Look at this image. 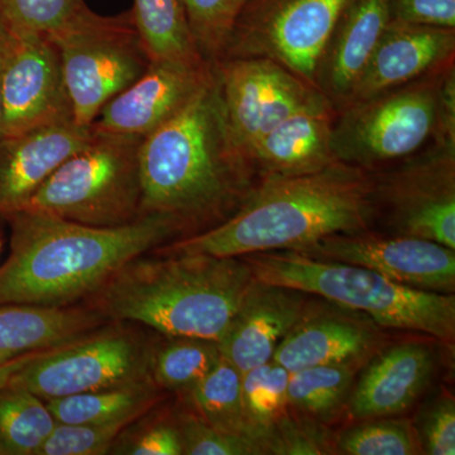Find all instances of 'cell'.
Masks as SVG:
<instances>
[{
	"label": "cell",
	"mask_w": 455,
	"mask_h": 455,
	"mask_svg": "<svg viewBox=\"0 0 455 455\" xmlns=\"http://www.w3.org/2000/svg\"><path fill=\"white\" fill-rule=\"evenodd\" d=\"M251 167L230 136L212 66L187 106L140 143V214L164 215L181 230L215 220L252 193Z\"/></svg>",
	"instance_id": "6da1fadb"
},
{
	"label": "cell",
	"mask_w": 455,
	"mask_h": 455,
	"mask_svg": "<svg viewBox=\"0 0 455 455\" xmlns=\"http://www.w3.org/2000/svg\"><path fill=\"white\" fill-rule=\"evenodd\" d=\"M11 253L0 267V305L70 307L97 292L114 272L181 230L169 217L140 215L92 227L46 212L7 215Z\"/></svg>",
	"instance_id": "7a4b0ae2"
},
{
	"label": "cell",
	"mask_w": 455,
	"mask_h": 455,
	"mask_svg": "<svg viewBox=\"0 0 455 455\" xmlns=\"http://www.w3.org/2000/svg\"><path fill=\"white\" fill-rule=\"evenodd\" d=\"M376 212L370 176L335 161L307 175L266 178L232 217L175 242L164 253L245 257L298 251L325 236L366 232Z\"/></svg>",
	"instance_id": "3957f363"
},
{
	"label": "cell",
	"mask_w": 455,
	"mask_h": 455,
	"mask_svg": "<svg viewBox=\"0 0 455 455\" xmlns=\"http://www.w3.org/2000/svg\"><path fill=\"white\" fill-rule=\"evenodd\" d=\"M253 281L242 257L140 254L90 298L106 319L140 323L170 338L220 343Z\"/></svg>",
	"instance_id": "277c9868"
},
{
	"label": "cell",
	"mask_w": 455,
	"mask_h": 455,
	"mask_svg": "<svg viewBox=\"0 0 455 455\" xmlns=\"http://www.w3.org/2000/svg\"><path fill=\"white\" fill-rule=\"evenodd\" d=\"M256 280L315 295L364 314L377 326L419 331L451 341L455 333V299L394 283L372 269L311 259L293 251L242 257Z\"/></svg>",
	"instance_id": "5b68a950"
},
{
	"label": "cell",
	"mask_w": 455,
	"mask_h": 455,
	"mask_svg": "<svg viewBox=\"0 0 455 455\" xmlns=\"http://www.w3.org/2000/svg\"><path fill=\"white\" fill-rule=\"evenodd\" d=\"M142 140L92 132L89 142L50 176L25 209L92 227L139 220Z\"/></svg>",
	"instance_id": "8992f818"
},
{
	"label": "cell",
	"mask_w": 455,
	"mask_h": 455,
	"mask_svg": "<svg viewBox=\"0 0 455 455\" xmlns=\"http://www.w3.org/2000/svg\"><path fill=\"white\" fill-rule=\"evenodd\" d=\"M444 127L454 136V76L443 89L406 86L352 104L333 128V152L341 163L370 166L414 154Z\"/></svg>",
	"instance_id": "52a82bcc"
},
{
	"label": "cell",
	"mask_w": 455,
	"mask_h": 455,
	"mask_svg": "<svg viewBox=\"0 0 455 455\" xmlns=\"http://www.w3.org/2000/svg\"><path fill=\"white\" fill-rule=\"evenodd\" d=\"M61 59L75 124L90 128L100 110L142 76L151 56L131 12L88 20L49 36Z\"/></svg>",
	"instance_id": "ba28073f"
},
{
	"label": "cell",
	"mask_w": 455,
	"mask_h": 455,
	"mask_svg": "<svg viewBox=\"0 0 455 455\" xmlns=\"http://www.w3.org/2000/svg\"><path fill=\"white\" fill-rule=\"evenodd\" d=\"M353 0H250L224 55L265 57L305 83L316 82L320 62Z\"/></svg>",
	"instance_id": "9c48e42d"
},
{
	"label": "cell",
	"mask_w": 455,
	"mask_h": 455,
	"mask_svg": "<svg viewBox=\"0 0 455 455\" xmlns=\"http://www.w3.org/2000/svg\"><path fill=\"white\" fill-rule=\"evenodd\" d=\"M152 349L124 328L90 333L33 358L9 385L42 400L70 396L151 379Z\"/></svg>",
	"instance_id": "30bf717a"
},
{
	"label": "cell",
	"mask_w": 455,
	"mask_h": 455,
	"mask_svg": "<svg viewBox=\"0 0 455 455\" xmlns=\"http://www.w3.org/2000/svg\"><path fill=\"white\" fill-rule=\"evenodd\" d=\"M214 68L230 136L245 157L263 134L320 94L265 57H232Z\"/></svg>",
	"instance_id": "8fae6325"
},
{
	"label": "cell",
	"mask_w": 455,
	"mask_h": 455,
	"mask_svg": "<svg viewBox=\"0 0 455 455\" xmlns=\"http://www.w3.org/2000/svg\"><path fill=\"white\" fill-rule=\"evenodd\" d=\"M7 29L2 137L73 119L56 44L49 36Z\"/></svg>",
	"instance_id": "7c38bea8"
},
{
	"label": "cell",
	"mask_w": 455,
	"mask_h": 455,
	"mask_svg": "<svg viewBox=\"0 0 455 455\" xmlns=\"http://www.w3.org/2000/svg\"><path fill=\"white\" fill-rule=\"evenodd\" d=\"M293 252L361 266L421 291L453 293L455 290V250L414 236L339 233Z\"/></svg>",
	"instance_id": "4fadbf2b"
},
{
	"label": "cell",
	"mask_w": 455,
	"mask_h": 455,
	"mask_svg": "<svg viewBox=\"0 0 455 455\" xmlns=\"http://www.w3.org/2000/svg\"><path fill=\"white\" fill-rule=\"evenodd\" d=\"M376 202L388 208L398 235L455 250L454 143H447L376 185Z\"/></svg>",
	"instance_id": "5bb4252c"
},
{
	"label": "cell",
	"mask_w": 455,
	"mask_h": 455,
	"mask_svg": "<svg viewBox=\"0 0 455 455\" xmlns=\"http://www.w3.org/2000/svg\"><path fill=\"white\" fill-rule=\"evenodd\" d=\"M212 71V66L193 68L151 61L142 76L106 104L90 130L143 140L187 106Z\"/></svg>",
	"instance_id": "9a60e30c"
},
{
	"label": "cell",
	"mask_w": 455,
	"mask_h": 455,
	"mask_svg": "<svg viewBox=\"0 0 455 455\" xmlns=\"http://www.w3.org/2000/svg\"><path fill=\"white\" fill-rule=\"evenodd\" d=\"M92 139L73 119L0 139V215L22 211L38 188Z\"/></svg>",
	"instance_id": "2e32d148"
},
{
	"label": "cell",
	"mask_w": 455,
	"mask_h": 455,
	"mask_svg": "<svg viewBox=\"0 0 455 455\" xmlns=\"http://www.w3.org/2000/svg\"><path fill=\"white\" fill-rule=\"evenodd\" d=\"M305 292L254 278L220 340L221 355L242 373L271 361L283 338L307 309Z\"/></svg>",
	"instance_id": "e0dca14e"
},
{
	"label": "cell",
	"mask_w": 455,
	"mask_h": 455,
	"mask_svg": "<svg viewBox=\"0 0 455 455\" xmlns=\"http://www.w3.org/2000/svg\"><path fill=\"white\" fill-rule=\"evenodd\" d=\"M454 29L390 20L348 98L349 104L401 88L453 56Z\"/></svg>",
	"instance_id": "ac0fdd59"
},
{
	"label": "cell",
	"mask_w": 455,
	"mask_h": 455,
	"mask_svg": "<svg viewBox=\"0 0 455 455\" xmlns=\"http://www.w3.org/2000/svg\"><path fill=\"white\" fill-rule=\"evenodd\" d=\"M344 310L309 309L307 304L272 359L290 373L324 364L358 363L376 348L379 331L372 320Z\"/></svg>",
	"instance_id": "d6986e66"
},
{
	"label": "cell",
	"mask_w": 455,
	"mask_h": 455,
	"mask_svg": "<svg viewBox=\"0 0 455 455\" xmlns=\"http://www.w3.org/2000/svg\"><path fill=\"white\" fill-rule=\"evenodd\" d=\"M333 128L328 100L319 94L256 140L248 149V160L266 178L317 172L338 161Z\"/></svg>",
	"instance_id": "ffe728a7"
},
{
	"label": "cell",
	"mask_w": 455,
	"mask_h": 455,
	"mask_svg": "<svg viewBox=\"0 0 455 455\" xmlns=\"http://www.w3.org/2000/svg\"><path fill=\"white\" fill-rule=\"evenodd\" d=\"M433 371L434 357L424 344H400L385 350L353 388L350 415L368 420L405 411L427 387Z\"/></svg>",
	"instance_id": "44dd1931"
},
{
	"label": "cell",
	"mask_w": 455,
	"mask_h": 455,
	"mask_svg": "<svg viewBox=\"0 0 455 455\" xmlns=\"http://www.w3.org/2000/svg\"><path fill=\"white\" fill-rule=\"evenodd\" d=\"M390 20V0H353L317 70L316 82L326 94L348 101Z\"/></svg>",
	"instance_id": "7402d4cb"
},
{
	"label": "cell",
	"mask_w": 455,
	"mask_h": 455,
	"mask_svg": "<svg viewBox=\"0 0 455 455\" xmlns=\"http://www.w3.org/2000/svg\"><path fill=\"white\" fill-rule=\"evenodd\" d=\"M104 323L92 307L0 305V364L82 339Z\"/></svg>",
	"instance_id": "603a6c76"
},
{
	"label": "cell",
	"mask_w": 455,
	"mask_h": 455,
	"mask_svg": "<svg viewBox=\"0 0 455 455\" xmlns=\"http://www.w3.org/2000/svg\"><path fill=\"white\" fill-rule=\"evenodd\" d=\"M158 387L152 379L47 400L57 423L131 424L157 403Z\"/></svg>",
	"instance_id": "cb8c5ba5"
},
{
	"label": "cell",
	"mask_w": 455,
	"mask_h": 455,
	"mask_svg": "<svg viewBox=\"0 0 455 455\" xmlns=\"http://www.w3.org/2000/svg\"><path fill=\"white\" fill-rule=\"evenodd\" d=\"M131 14L152 61L212 66L197 49L182 0H134Z\"/></svg>",
	"instance_id": "d4e9b609"
},
{
	"label": "cell",
	"mask_w": 455,
	"mask_h": 455,
	"mask_svg": "<svg viewBox=\"0 0 455 455\" xmlns=\"http://www.w3.org/2000/svg\"><path fill=\"white\" fill-rule=\"evenodd\" d=\"M56 424L46 401L31 391L0 388V455H37Z\"/></svg>",
	"instance_id": "484cf974"
},
{
	"label": "cell",
	"mask_w": 455,
	"mask_h": 455,
	"mask_svg": "<svg viewBox=\"0 0 455 455\" xmlns=\"http://www.w3.org/2000/svg\"><path fill=\"white\" fill-rule=\"evenodd\" d=\"M290 372L274 359L242 376V405L247 435L268 451L278 424L286 416Z\"/></svg>",
	"instance_id": "4316f807"
},
{
	"label": "cell",
	"mask_w": 455,
	"mask_h": 455,
	"mask_svg": "<svg viewBox=\"0 0 455 455\" xmlns=\"http://www.w3.org/2000/svg\"><path fill=\"white\" fill-rule=\"evenodd\" d=\"M242 376L243 373L221 355L188 394L206 424L224 433L248 436L242 405Z\"/></svg>",
	"instance_id": "83f0119b"
},
{
	"label": "cell",
	"mask_w": 455,
	"mask_h": 455,
	"mask_svg": "<svg viewBox=\"0 0 455 455\" xmlns=\"http://www.w3.org/2000/svg\"><path fill=\"white\" fill-rule=\"evenodd\" d=\"M171 339L152 349L149 376L160 388L188 391L220 361V343L202 338Z\"/></svg>",
	"instance_id": "f1b7e54d"
},
{
	"label": "cell",
	"mask_w": 455,
	"mask_h": 455,
	"mask_svg": "<svg viewBox=\"0 0 455 455\" xmlns=\"http://www.w3.org/2000/svg\"><path fill=\"white\" fill-rule=\"evenodd\" d=\"M355 364H324L290 373L287 403L305 414L329 418L349 396Z\"/></svg>",
	"instance_id": "f546056e"
},
{
	"label": "cell",
	"mask_w": 455,
	"mask_h": 455,
	"mask_svg": "<svg viewBox=\"0 0 455 455\" xmlns=\"http://www.w3.org/2000/svg\"><path fill=\"white\" fill-rule=\"evenodd\" d=\"M84 0H0V14L14 31L53 36L88 20Z\"/></svg>",
	"instance_id": "4dcf8cb0"
},
{
	"label": "cell",
	"mask_w": 455,
	"mask_h": 455,
	"mask_svg": "<svg viewBox=\"0 0 455 455\" xmlns=\"http://www.w3.org/2000/svg\"><path fill=\"white\" fill-rule=\"evenodd\" d=\"M250 0H182L188 26L206 62L226 52L238 17Z\"/></svg>",
	"instance_id": "1f68e13d"
},
{
	"label": "cell",
	"mask_w": 455,
	"mask_h": 455,
	"mask_svg": "<svg viewBox=\"0 0 455 455\" xmlns=\"http://www.w3.org/2000/svg\"><path fill=\"white\" fill-rule=\"evenodd\" d=\"M344 431L338 440L340 453L349 455H412L421 453V443L407 421L368 419Z\"/></svg>",
	"instance_id": "d6a6232c"
},
{
	"label": "cell",
	"mask_w": 455,
	"mask_h": 455,
	"mask_svg": "<svg viewBox=\"0 0 455 455\" xmlns=\"http://www.w3.org/2000/svg\"><path fill=\"white\" fill-rule=\"evenodd\" d=\"M127 425L57 423L37 455L107 454Z\"/></svg>",
	"instance_id": "836d02e7"
},
{
	"label": "cell",
	"mask_w": 455,
	"mask_h": 455,
	"mask_svg": "<svg viewBox=\"0 0 455 455\" xmlns=\"http://www.w3.org/2000/svg\"><path fill=\"white\" fill-rule=\"evenodd\" d=\"M182 454L252 455L267 453L256 440L236 434L224 433L206 424L203 419L188 416L179 427Z\"/></svg>",
	"instance_id": "e575fe53"
},
{
	"label": "cell",
	"mask_w": 455,
	"mask_h": 455,
	"mask_svg": "<svg viewBox=\"0 0 455 455\" xmlns=\"http://www.w3.org/2000/svg\"><path fill=\"white\" fill-rule=\"evenodd\" d=\"M421 445L431 455L455 454V405L451 397L440 398L425 415Z\"/></svg>",
	"instance_id": "d590c367"
},
{
	"label": "cell",
	"mask_w": 455,
	"mask_h": 455,
	"mask_svg": "<svg viewBox=\"0 0 455 455\" xmlns=\"http://www.w3.org/2000/svg\"><path fill=\"white\" fill-rule=\"evenodd\" d=\"M394 22L455 28V0H390Z\"/></svg>",
	"instance_id": "8d00e7d4"
},
{
	"label": "cell",
	"mask_w": 455,
	"mask_h": 455,
	"mask_svg": "<svg viewBox=\"0 0 455 455\" xmlns=\"http://www.w3.org/2000/svg\"><path fill=\"white\" fill-rule=\"evenodd\" d=\"M121 453L133 455H180L182 454L181 435L179 427L170 424H156L143 429L136 439Z\"/></svg>",
	"instance_id": "74e56055"
},
{
	"label": "cell",
	"mask_w": 455,
	"mask_h": 455,
	"mask_svg": "<svg viewBox=\"0 0 455 455\" xmlns=\"http://www.w3.org/2000/svg\"><path fill=\"white\" fill-rule=\"evenodd\" d=\"M42 352H44V350L28 353V355L13 359V361H9L7 363L0 364V388L7 386L11 379H13L14 374L20 372L23 367H26L33 358L37 357Z\"/></svg>",
	"instance_id": "f35d334b"
},
{
	"label": "cell",
	"mask_w": 455,
	"mask_h": 455,
	"mask_svg": "<svg viewBox=\"0 0 455 455\" xmlns=\"http://www.w3.org/2000/svg\"><path fill=\"white\" fill-rule=\"evenodd\" d=\"M7 27V26H5ZM8 47V29H5L4 35L0 37V139H2L3 131V99H2V74L3 66H4L5 55H7Z\"/></svg>",
	"instance_id": "ab89813d"
},
{
	"label": "cell",
	"mask_w": 455,
	"mask_h": 455,
	"mask_svg": "<svg viewBox=\"0 0 455 455\" xmlns=\"http://www.w3.org/2000/svg\"><path fill=\"white\" fill-rule=\"evenodd\" d=\"M5 29H7V27H5L4 20H3L2 14H0V37L4 35Z\"/></svg>",
	"instance_id": "60d3db41"
},
{
	"label": "cell",
	"mask_w": 455,
	"mask_h": 455,
	"mask_svg": "<svg viewBox=\"0 0 455 455\" xmlns=\"http://www.w3.org/2000/svg\"><path fill=\"white\" fill-rule=\"evenodd\" d=\"M0 251H2V239H0Z\"/></svg>",
	"instance_id": "b9f144b4"
}]
</instances>
